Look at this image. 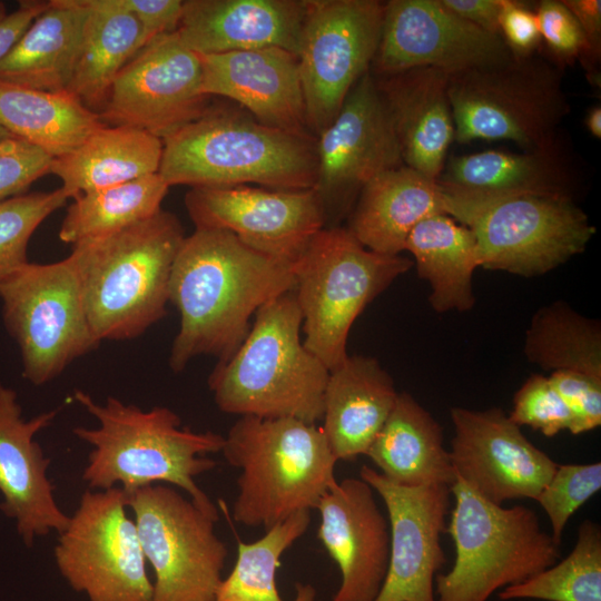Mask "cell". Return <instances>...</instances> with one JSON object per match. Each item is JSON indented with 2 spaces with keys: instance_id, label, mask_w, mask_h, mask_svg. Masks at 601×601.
<instances>
[{
  "instance_id": "1",
  "label": "cell",
  "mask_w": 601,
  "mask_h": 601,
  "mask_svg": "<svg viewBox=\"0 0 601 601\" xmlns=\"http://www.w3.org/2000/svg\"><path fill=\"white\" fill-rule=\"evenodd\" d=\"M294 288V264L259 253L227 230L195 228L178 249L169 280V302L180 316L171 371H184L199 355L228 359L257 311Z\"/></svg>"
},
{
  "instance_id": "2",
  "label": "cell",
  "mask_w": 601,
  "mask_h": 601,
  "mask_svg": "<svg viewBox=\"0 0 601 601\" xmlns=\"http://www.w3.org/2000/svg\"><path fill=\"white\" fill-rule=\"evenodd\" d=\"M75 400L98 421L93 428H73L78 439L92 446L82 473L90 490L119 485L127 493L167 483L218 518L215 504L195 479L216 466L206 454L221 451L224 435L183 427L178 414L165 406L144 411L114 396L99 404L80 390L75 391Z\"/></svg>"
},
{
  "instance_id": "3",
  "label": "cell",
  "mask_w": 601,
  "mask_h": 601,
  "mask_svg": "<svg viewBox=\"0 0 601 601\" xmlns=\"http://www.w3.org/2000/svg\"><path fill=\"white\" fill-rule=\"evenodd\" d=\"M316 137L268 127L248 112L209 107L162 139L158 174L170 187L257 185L313 189Z\"/></svg>"
},
{
  "instance_id": "4",
  "label": "cell",
  "mask_w": 601,
  "mask_h": 601,
  "mask_svg": "<svg viewBox=\"0 0 601 601\" xmlns=\"http://www.w3.org/2000/svg\"><path fill=\"white\" fill-rule=\"evenodd\" d=\"M184 228L173 213L72 245L90 326L101 341L142 335L166 316L169 280Z\"/></svg>"
},
{
  "instance_id": "5",
  "label": "cell",
  "mask_w": 601,
  "mask_h": 601,
  "mask_svg": "<svg viewBox=\"0 0 601 601\" xmlns=\"http://www.w3.org/2000/svg\"><path fill=\"white\" fill-rule=\"evenodd\" d=\"M303 324L294 290L263 305L237 351L208 377L217 407L228 414L323 418L329 370L300 341Z\"/></svg>"
},
{
  "instance_id": "6",
  "label": "cell",
  "mask_w": 601,
  "mask_h": 601,
  "mask_svg": "<svg viewBox=\"0 0 601 601\" xmlns=\"http://www.w3.org/2000/svg\"><path fill=\"white\" fill-rule=\"evenodd\" d=\"M224 437L220 452L240 470L233 519L242 525L268 530L296 512L316 509L337 483L338 461L317 424L239 416Z\"/></svg>"
},
{
  "instance_id": "7",
  "label": "cell",
  "mask_w": 601,
  "mask_h": 601,
  "mask_svg": "<svg viewBox=\"0 0 601 601\" xmlns=\"http://www.w3.org/2000/svg\"><path fill=\"white\" fill-rule=\"evenodd\" d=\"M451 493L454 506L446 532L455 560L435 578V601H487L560 559V545L542 530L532 509L489 502L456 477Z\"/></svg>"
},
{
  "instance_id": "8",
  "label": "cell",
  "mask_w": 601,
  "mask_h": 601,
  "mask_svg": "<svg viewBox=\"0 0 601 601\" xmlns=\"http://www.w3.org/2000/svg\"><path fill=\"white\" fill-rule=\"evenodd\" d=\"M413 262L364 247L344 227L321 229L294 264L304 346L329 370L347 356L351 327Z\"/></svg>"
},
{
  "instance_id": "9",
  "label": "cell",
  "mask_w": 601,
  "mask_h": 601,
  "mask_svg": "<svg viewBox=\"0 0 601 601\" xmlns=\"http://www.w3.org/2000/svg\"><path fill=\"white\" fill-rule=\"evenodd\" d=\"M454 140H509L522 150L561 140L570 112L561 69L536 55L449 75Z\"/></svg>"
},
{
  "instance_id": "10",
  "label": "cell",
  "mask_w": 601,
  "mask_h": 601,
  "mask_svg": "<svg viewBox=\"0 0 601 601\" xmlns=\"http://www.w3.org/2000/svg\"><path fill=\"white\" fill-rule=\"evenodd\" d=\"M0 299L4 326L20 349L22 375L33 385L55 380L100 344L69 256L28 263L0 283Z\"/></svg>"
},
{
  "instance_id": "11",
  "label": "cell",
  "mask_w": 601,
  "mask_h": 601,
  "mask_svg": "<svg viewBox=\"0 0 601 601\" xmlns=\"http://www.w3.org/2000/svg\"><path fill=\"white\" fill-rule=\"evenodd\" d=\"M146 562L152 601H214L228 555L215 518L171 485L125 492Z\"/></svg>"
},
{
  "instance_id": "12",
  "label": "cell",
  "mask_w": 601,
  "mask_h": 601,
  "mask_svg": "<svg viewBox=\"0 0 601 601\" xmlns=\"http://www.w3.org/2000/svg\"><path fill=\"white\" fill-rule=\"evenodd\" d=\"M53 556L61 577L88 601H152V581L120 487L81 495Z\"/></svg>"
},
{
  "instance_id": "13",
  "label": "cell",
  "mask_w": 601,
  "mask_h": 601,
  "mask_svg": "<svg viewBox=\"0 0 601 601\" xmlns=\"http://www.w3.org/2000/svg\"><path fill=\"white\" fill-rule=\"evenodd\" d=\"M383 12L378 0H306L297 60L307 128L314 137L371 69Z\"/></svg>"
},
{
  "instance_id": "14",
  "label": "cell",
  "mask_w": 601,
  "mask_h": 601,
  "mask_svg": "<svg viewBox=\"0 0 601 601\" xmlns=\"http://www.w3.org/2000/svg\"><path fill=\"white\" fill-rule=\"evenodd\" d=\"M480 267L532 277L564 264L595 234L572 198L520 196L491 201L466 219Z\"/></svg>"
},
{
  "instance_id": "15",
  "label": "cell",
  "mask_w": 601,
  "mask_h": 601,
  "mask_svg": "<svg viewBox=\"0 0 601 601\" xmlns=\"http://www.w3.org/2000/svg\"><path fill=\"white\" fill-rule=\"evenodd\" d=\"M316 157L313 190L324 208L325 227L336 226L373 178L404 165L371 70L349 91L333 121L316 136Z\"/></svg>"
},
{
  "instance_id": "16",
  "label": "cell",
  "mask_w": 601,
  "mask_h": 601,
  "mask_svg": "<svg viewBox=\"0 0 601 601\" xmlns=\"http://www.w3.org/2000/svg\"><path fill=\"white\" fill-rule=\"evenodd\" d=\"M200 57L177 32L152 38L116 77L98 112L110 126L147 131L161 140L210 107Z\"/></svg>"
},
{
  "instance_id": "17",
  "label": "cell",
  "mask_w": 601,
  "mask_h": 601,
  "mask_svg": "<svg viewBox=\"0 0 601 601\" xmlns=\"http://www.w3.org/2000/svg\"><path fill=\"white\" fill-rule=\"evenodd\" d=\"M512 58L501 36L460 18L440 0H390L384 2L380 42L370 70L374 76H388L431 67L453 75Z\"/></svg>"
},
{
  "instance_id": "18",
  "label": "cell",
  "mask_w": 601,
  "mask_h": 601,
  "mask_svg": "<svg viewBox=\"0 0 601 601\" xmlns=\"http://www.w3.org/2000/svg\"><path fill=\"white\" fill-rule=\"evenodd\" d=\"M185 206L196 228L227 230L248 247L292 264L326 226L313 189L198 187L186 194Z\"/></svg>"
},
{
  "instance_id": "19",
  "label": "cell",
  "mask_w": 601,
  "mask_h": 601,
  "mask_svg": "<svg viewBox=\"0 0 601 601\" xmlns=\"http://www.w3.org/2000/svg\"><path fill=\"white\" fill-rule=\"evenodd\" d=\"M450 456L455 477L489 502L535 500L558 464L500 407H452Z\"/></svg>"
},
{
  "instance_id": "20",
  "label": "cell",
  "mask_w": 601,
  "mask_h": 601,
  "mask_svg": "<svg viewBox=\"0 0 601 601\" xmlns=\"http://www.w3.org/2000/svg\"><path fill=\"white\" fill-rule=\"evenodd\" d=\"M359 477L383 500L390 522V559L374 601H435L434 581L446 561L441 535L451 486H403L363 465Z\"/></svg>"
},
{
  "instance_id": "21",
  "label": "cell",
  "mask_w": 601,
  "mask_h": 601,
  "mask_svg": "<svg viewBox=\"0 0 601 601\" xmlns=\"http://www.w3.org/2000/svg\"><path fill=\"white\" fill-rule=\"evenodd\" d=\"M579 175V167L561 139L535 150H485L452 157L436 180L456 201L453 219L464 225L475 209L504 198L573 199Z\"/></svg>"
},
{
  "instance_id": "22",
  "label": "cell",
  "mask_w": 601,
  "mask_h": 601,
  "mask_svg": "<svg viewBox=\"0 0 601 601\" xmlns=\"http://www.w3.org/2000/svg\"><path fill=\"white\" fill-rule=\"evenodd\" d=\"M317 538L341 571L332 601H374L390 559L391 534L374 490L361 477L337 482L321 499Z\"/></svg>"
},
{
  "instance_id": "23",
  "label": "cell",
  "mask_w": 601,
  "mask_h": 601,
  "mask_svg": "<svg viewBox=\"0 0 601 601\" xmlns=\"http://www.w3.org/2000/svg\"><path fill=\"white\" fill-rule=\"evenodd\" d=\"M57 413L53 410L24 420L17 392L0 381V511L16 521L27 546L37 536L61 533L70 519L55 500L47 475L50 460L35 440Z\"/></svg>"
},
{
  "instance_id": "24",
  "label": "cell",
  "mask_w": 601,
  "mask_h": 601,
  "mask_svg": "<svg viewBox=\"0 0 601 601\" xmlns=\"http://www.w3.org/2000/svg\"><path fill=\"white\" fill-rule=\"evenodd\" d=\"M199 57L205 95L237 102L268 127L312 135L295 53L269 47Z\"/></svg>"
},
{
  "instance_id": "25",
  "label": "cell",
  "mask_w": 601,
  "mask_h": 601,
  "mask_svg": "<svg viewBox=\"0 0 601 601\" xmlns=\"http://www.w3.org/2000/svg\"><path fill=\"white\" fill-rule=\"evenodd\" d=\"M306 0H185L176 30L198 55L277 47L297 56Z\"/></svg>"
},
{
  "instance_id": "26",
  "label": "cell",
  "mask_w": 601,
  "mask_h": 601,
  "mask_svg": "<svg viewBox=\"0 0 601 601\" xmlns=\"http://www.w3.org/2000/svg\"><path fill=\"white\" fill-rule=\"evenodd\" d=\"M373 77L392 120L403 164L437 179L454 141L449 75L420 67Z\"/></svg>"
},
{
  "instance_id": "27",
  "label": "cell",
  "mask_w": 601,
  "mask_h": 601,
  "mask_svg": "<svg viewBox=\"0 0 601 601\" xmlns=\"http://www.w3.org/2000/svg\"><path fill=\"white\" fill-rule=\"evenodd\" d=\"M452 210L453 198L436 179L401 165L363 187L347 229L373 252L400 255L418 223L435 215L451 217Z\"/></svg>"
},
{
  "instance_id": "28",
  "label": "cell",
  "mask_w": 601,
  "mask_h": 601,
  "mask_svg": "<svg viewBox=\"0 0 601 601\" xmlns=\"http://www.w3.org/2000/svg\"><path fill=\"white\" fill-rule=\"evenodd\" d=\"M397 395L393 378L374 357L348 355L329 371L322 428L337 461L366 454Z\"/></svg>"
},
{
  "instance_id": "29",
  "label": "cell",
  "mask_w": 601,
  "mask_h": 601,
  "mask_svg": "<svg viewBox=\"0 0 601 601\" xmlns=\"http://www.w3.org/2000/svg\"><path fill=\"white\" fill-rule=\"evenodd\" d=\"M365 455L398 485L451 486L455 481L440 423L408 393H398Z\"/></svg>"
},
{
  "instance_id": "30",
  "label": "cell",
  "mask_w": 601,
  "mask_h": 601,
  "mask_svg": "<svg viewBox=\"0 0 601 601\" xmlns=\"http://www.w3.org/2000/svg\"><path fill=\"white\" fill-rule=\"evenodd\" d=\"M87 16L81 0H51L0 62V80L43 91L67 90Z\"/></svg>"
},
{
  "instance_id": "31",
  "label": "cell",
  "mask_w": 601,
  "mask_h": 601,
  "mask_svg": "<svg viewBox=\"0 0 601 601\" xmlns=\"http://www.w3.org/2000/svg\"><path fill=\"white\" fill-rule=\"evenodd\" d=\"M161 155L160 138L132 127L105 125L70 152L53 158L50 174L73 199L157 174Z\"/></svg>"
},
{
  "instance_id": "32",
  "label": "cell",
  "mask_w": 601,
  "mask_h": 601,
  "mask_svg": "<svg viewBox=\"0 0 601 601\" xmlns=\"http://www.w3.org/2000/svg\"><path fill=\"white\" fill-rule=\"evenodd\" d=\"M404 250L413 255L418 276L428 282V300L435 312L473 308V274L480 264L469 227L447 215L428 217L411 230Z\"/></svg>"
},
{
  "instance_id": "33",
  "label": "cell",
  "mask_w": 601,
  "mask_h": 601,
  "mask_svg": "<svg viewBox=\"0 0 601 601\" xmlns=\"http://www.w3.org/2000/svg\"><path fill=\"white\" fill-rule=\"evenodd\" d=\"M0 126L57 158L105 124L67 90L43 91L0 80Z\"/></svg>"
},
{
  "instance_id": "34",
  "label": "cell",
  "mask_w": 601,
  "mask_h": 601,
  "mask_svg": "<svg viewBox=\"0 0 601 601\" xmlns=\"http://www.w3.org/2000/svg\"><path fill=\"white\" fill-rule=\"evenodd\" d=\"M81 2L88 16L67 91L93 110L104 106L116 77L144 46V37L138 20L112 0Z\"/></svg>"
},
{
  "instance_id": "35",
  "label": "cell",
  "mask_w": 601,
  "mask_h": 601,
  "mask_svg": "<svg viewBox=\"0 0 601 601\" xmlns=\"http://www.w3.org/2000/svg\"><path fill=\"white\" fill-rule=\"evenodd\" d=\"M168 189L157 173L81 194L68 206L59 238L73 245L142 221L161 210Z\"/></svg>"
},
{
  "instance_id": "36",
  "label": "cell",
  "mask_w": 601,
  "mask_h": 601,
  "mask_svg": "<svg viewBox=\"0 0 601 601\" xmlns=\"http://www.w3.org/2000/svg\"><path fill=\"white\" fill-rule=\"evenodd\" d=\"M524 355L545 371H572L601 381V327L564 302L540 308L525 333Z\"/></svg>"
},
{
  "instance_id": "37",
  "label": "cell",
  "mask_w": 601,
  "mask_h": 601,
  "mask_svg": "<svg viewBox=\"0 0 601 601\" xmlns=\"http://www.w3.org/2000/svg\"><path fill=\"white\" fill-rule=\"evenodd\" d=\"M311 524V511L296 512L254 542L238 541L237 559L217 590L214 601H284L277 590L276 572L280 558ZM293 601H314L316 589L309 583L295 585Z\"/></svg>"
},
{
  "instance_id": "38",
  "label": "cell",
  "mask_w": 601,
  "mask_h": 601,
  "mask_svg": "<svg viewBox=\"0 0 601 601\" xmlns=\"http://www.w3.org/2000/svg\"><path fill=\"white\" fill-rule=\"evenodd\" d=\"M502 601H601V529L584 520L572 551L528 580L499 591Z\"/></svg>"
},
{
  "instance_id": "39",
  "label": "cell",
  "mask_w": 601,
  "mask_h": 601,
  "mask_svg": "<svg viewBox=\"0 0 601 601\" xmlns=\"http://www.w3.org/2000/svg\"><path fill=\"white\" fill-rule=\"evenodd\" d=\"M70 199L62 188L0 201V283L26 266L29 240L39 225Z\"/></svg>"
},
{
  "instance_id": "40",
  "label": "cell",
  "mask_w": 601,
  "mask_h": 601,
  "mask_svg": "<svg viewBox=\"0 0 601 601\" xmlns=\"http://www.w3.org/2000/svg\"><path fill=\"white\" fill-rule=\"evenodd\" d=\"M601 489V463L558 465L535 499L546 513L551 536L561 545L570 518Z\"/></svg>"
},
{
  "instance_id": "41",
  "label": "cell",
  "mask_w": 601,
  "mask_h": 601,
  "mask_svg": "<svg viewBox=\"0 0 601 601\" xmlns=\"http://www.w3.org/2000/svg\"><path fill=\"white\" fill-rule=\"evenodd\" d=\"M541 40L545 43L551 62L559 69L580 62L589 77L597 81V65L600 57L592 50L582 28L569 11L556 0H543L535 11Z\"/></svg>"
},
{
  "instance_id": "42",
  "label": "cell",
  "mask_w": 601,
  "mask_h": 601,
  "mask_svg": "<svg viewBox=\"0 0 601 601\" xmlns=\"http://www.w3.org/2000/svg\"><path fill=\"white\" fill-rule=\"evenodd\" d=\"M509 417L520 427L530 426L546 437L570 431L572 425L564 402L549 378L540 374L531 375L518 390Z\"/></svg>"
},
{
  "instance_id": "43",
  "label": "cell",
  "mask_w": 601,
  "mask_h": 601,
  "mask_svg": "<svg viewBox=\"0 0 601 601\" xmlns=\"http://www.w3.org/2000/svg\"><path fill=\"white\" fill-rule=\"evenodd\" d=\"M52 157L41 148L11 136L0 141V201L27 193L50 174Z\"/></svg>"
},
{
  "instance_id": "44",
  "label": "cell",
  "mask_w": 601,
  "mask_h": 601,
  "mask_svg": "<svg viewBox=\"0 0 601 601\" xmlns=\"http://www.w3.org/2000/svg\"><path fill=\"white\" fill-rule=\"evenodd\" d=\"M568 407L573 435L601 425V381L572 371L552 372L548 377Z\"/></svg>"
},
{
  "instance_id": "45",
  "label": "cell",
  "mask_w": 601,
  "mask_h": 601,
  "mask_svg": "<svg viewBox=\"0 0 601 601\" xmlns=\"http://www.w3.org/2000/svg\"><path fill=\"white\" fill-rule=\"evenodd\" d=\"M500 35L514 58L535 55L541 45L538 18L529 4L506 0L500 17Z\"/></svg>"
},
{
  "instance_id": "46",
  "label": "cell",
  "mask_w": 601,
  "mask_h": 601,
  "mask_svg": "<svg viewBox=\"0 0 601 601\" xmlns=\"http://www.w3.org/2000/svg\"><path fill=\"white\" fill-rule=\"evenodd\" d=\"M112 2L138 20L145 46L159 35L177 30L184 0H112Z\"/></svg>"
},
{
  "instance_id": "47",
  "label": "cell",
  "mask_w": 601,
  "mask_h": 601,
  "mask_svg": "<svg viewBox=\"0 0 601 601\" xmlns=\"http://www.w3.org/2000/svg\"><path fill=\"white\" fill-rule=\"evenodd\" d=\"M50 6V1H20L18 9L0 20V62L9 55L32 21Z\"/></svg>"
},
{
  "instance_id": "48",
  "label": "cell",
  "mask_w": 601,
  "mask_h": 601,
  "mask_svg": "<svg viewBox=\"0 0 601 601\" xmlns=\"http://www.w3.org/2000/svg\"><path fill=\"white\" fill-rule=\"evenodd\" d=\"M460 18L494 35H500V17L506 0H440Z\"/></svg>"
},
{
  "instance_id": "49",
  "label": "cell",
  "mask_w": 601,
  "mask_h": 601,
  "mask_svg": "<svg viewBox=\"0 0 601 601\" xmlns=\"http://www.w3.org/2000/svg\"><path fill=\"white\" fill-rule=\"evenodd\" d=\"M582 28L592 50L601 57V1L561 0Z\"/></svg>"
},
{
  "instance_id": "50",
  "label": "cell",
  "mask_w": 601,
  "mask_h": 601,
  "mask_svg": "<svg viewBox=\"0 0 601 601\" xmlns=\"http://www.w3.org/2000/svg\"><path fill=\"white\" fill-rule=\"evenodd\" d=\"M585 126L590 134L600 139L601 138V108L600 106H594L591 108L585 117Z\"/></svg>"
},
{
  "instance_id": "51",
  "label": "cell",
  "mask_w": 601,
  "mask_h": 601,
  "mask_svg": "<svg viewBox=\"0 0 601 601\" xmlns=\"http://www.w3.org/2000/svg\"><path fill=\"white\" fill-rule=\"evenodd\" d=\"M12 135L0 126V141L11 137Z\"/></svg>"
},
{
  "instance_id": "52",
  "label": "cell",
  "mask_w": 601,
  "mask_h": 601,
  "mask_svg": "<svg viewBox=\"0 0 601 601\" xmlns=\"http://www.w3.org/2000/svg\"><path fill=\"white\" fill-rule=\"evenodd\" d=\"M7 14V10H6V4L3 2L0 1V20L6 17Z\"/></svg>"
}]
</instances>
